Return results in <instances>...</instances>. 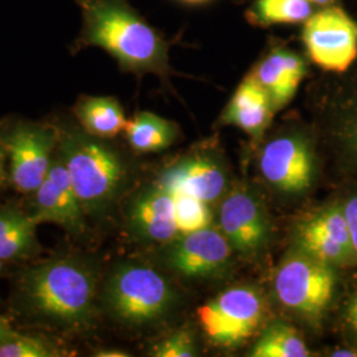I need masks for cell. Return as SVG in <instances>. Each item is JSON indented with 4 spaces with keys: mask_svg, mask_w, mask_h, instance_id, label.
<instances>
[{
    "mask_svg": "<svg viewBox=\"0 0 357 357\" xmlns=\"http://www.w3.org/2000/svg\"><path fill=\"white\" fill-rule=\"evenodd\" d=\"M82 15L77 50L97 47L132 73L169 75V44L126 0H76Z\"/></svg>",
    "mask_w": 357,
    "mask_h": 357,
    "instance_id": "cell-1",
    "label": "cell"
},
{
    "mask_svg": "<svg viewBox=\"0 0 357 357\" xmlns=\"http://www.w3.org/2000/svg\"><path fill=\"white\" fill-rule=\"evenodd\" d=\"M97 271L86 258L61 255L28 268L20 281L26 312L63 330H84L94 315Z\"/></svg>",
    "mask_w": 357,
    "mask_h": 357,
    "instance_id": "cell-2",
    "label": "cell"
},
{
    "mask_svg": "<svg viewBox=\"0 0 357 357\" xmlns=\"http://www.w3.org/2000/svg\"><path fill=\"white\" fill-rule=\"evenodd\" d=\"M59 155L86 216L103 215L126 184L128 168L121 155L82 128L60 130Z\"/></svg>",
    "mask_w": 357,
    "mask_h": 357,
    "instance_id": "cell-3",
    "label": "cell"
},
{
    "mask_svg": "<svg viewBox=\"0 0 357 357\" xmlns=\"http://www.w3.org/2000/svg\"><path fill=\"white\" fill-rule=\"evenodd\" d=\"M339 270L295 248L278 266L274 291L283 306L320 327L336 301Z\"/></svg>",
    "mask_w": 357,
    "mask_h": 357,
    "instance_id": "cell-4",
    "label": "cell"
},
{
    "mask_svg": "<svg viewBox=\"0 0 357 357\" xmlns=\"http://www.w3.org/2000/svg\"><path fill=\"white\" fill-rule=\"evenodd\" d=\"M175 301L166 277L150 266L126 264L116 268L105 289V302L116 319L143 326L160 319Z\"/></svg>",
    "mask_w": 357,
    "mask_h": 357,
    "instance_id": "cell-5",
    "label": "cell"
},
{
    "mask_svg": "<svg viewBox=\"0 0 357 357\" xmlns=\"http://www.w3.org/2000/svg\"><path fill=\"white\" fill-rule=\"evenodd\" d=\"M60 130L38 122L16 121L0 128V144L10 158L15 188L32 193L43 183L59 149Z\"/></svg>",
    "mask_w": 357,
    "mask_h": 357,
    "instance_id": "cell-6",
    "label": "cell"
},
{
    "mask_svg": "<svg viewBox=\"0 0 357 357\" xmlns=\"http://www.w3.org/2000/svg\"><path fill=\"white\" fill-rule=\"evenodd\" d=\"M265 306L252 287H231L197 310L199 323L212 343L227 348L243 344L264 321Z\"/></svg>",
    "mask_w": 357,
    "mask_h": 357,
    "instance_id": "cell-7",
    "label": "cell"
},
{
    "mask_svg": "<svg viewBox=\"0 0 357 357\" xmlns=\"http://www.w3.org/2000/svg\"><path fill=\"white\" fill-rule=\"evenodd\" d=\"M295 248L336 268H357L349 228L339 197L307 215L294 230Z\"/></svg>",
    "mask_w": 357,
    "mask_h": 357,
    "instance_id": "cell-8",
    "label": "cell"
},
{
    "mask_svg": "<svg viewBox=\"0 0 357 357\" xmlns=\"http://www.w3.org/2000/svg\"><path fill=\"white\" fill-rule=\"evenodd\" d=\"M303 43L314 64L344 73L356 60L357 26L343 10L326 8L305 22Z\"/></svg>",
    "mask_w": 357,
    "mask_h": 357,
    "instance_id": "cell-9",
    "label": "cell"
},
{
    "mask_svg": "<svg viewBox=\"0 0 357 357\" xmlns=\"http://www.w3.org/2000/svg\"><path fill=\"white\" fill-rule=\"evenodd\" d=\"M262 176L275 190L287 195L308 191L317 175V159L311 143L301 135L280 137L259 155Z\"/></svg>",
    "mask_w": 357,
    "mask_h": 357,
    "instance_id": "cell-10",
    "label": "cell"
},
{
    "mask_svg": "<svg viewBox=\"0 0 357 357\" xmlns=\"http://www.w3.org/2000/svg\"><path fill=\"white\" fill-rule=\"evenodd\" d=\"M31 195V209L26 213L36 225L51 222L73 236H81L86 229V213L59 153L43 183Z\"/></svg>",
    "mask_w": 357,
    "mask_h": 357,
    "instance_id": "cell-11",
    "label": "cell"
},
{
    "mask_svg": "<svg viewBox=\"0 0 357 357\" xmlns=\"http://www.w3.org/2000/svg\"><path fill=\"white\" fill-rule=\"evenodd\" d=\"M220 227L231 248L243 255H255L268 243L270 227L265 209L243 190L231 192L222 202Z\"/></svg>",
    "mask_w": 357,
    "mask_h": 357,
    "instance_id": "cell-12",
    "label": "cell"
},
{
    "mask_svg": "<svg viewBox=\"0 0 357 357\" xmlns=\"http://www.w3.org/2000/svg\"><path fill=\"white\" fill-rule=\"evenodd\" d=\"M230 253L231 245L224 233L208 227L178 237L168 259L180 274L190 278H205L227 268Z\"/></svg>",
    "mask_w": 357,
    "mask_h": 357,
    "instance_id": "cell-13",
    "label": "cell"
},
{
    "mask_svg": "<svg viewBox=\"0 0 357 357\" xmlns=\"http://www.w3.org/2000/svg\"><path fill=\"white\" fill-rule=\"evenodd\" d=\"M128 224L144 241L168 243L176 241L180 230L172 193L162 183L151 185L134 199L128 211Z\"/></svg>",
    "mask_w": 357,
    "mask_h": 357,
    "instance_id": "cell-14",
    "label": "cell"
},
{
    "mask_svg": "<svg viewBox=\"0 0 357 357\" xmlns=\"http://www.w3.org/2000/svg\"><path fill=\"white\" fill-rule=\"evenodd\" d=\"M160 183L169 191L187 193L211 204L225 190L227 175L216 162L196 156L169 167Z\"/></svg>",
    "mask_w": 357,
    "mask_h": 357,
    "instance_id": "cell-15",
    "label": "cell"
},
{
    "mask_svg": "<svg viewBox=\"0 0 357 357\" xmlns=\"http://www.w3.org/2000/svg\"><path fill=\"white\" fill-rule=\"evenodd\" d=\"M306 72V63L301 56L278 50L271 52L258 64L253 76L266 90L277 112L293 100Z\"/></svg>",
    "mask_w": 357,
    "mask_h": 357,
    "instance_id": "cell-16",
    "label": "cell"
},
{
    "mask_svg": "<svg viewBox=\"0 0 357 357\" xmlns=\"http://www.w3.org/2000/svg\"><path fill=\"white\" fill-rule=\"evenodd\" d=\"M274 112L266 90L252 73L238 85L221 119L222 123L233 125L258 138L270 125Z\"/></svg>",
    "mask_w": 357,
    "mask_h": 357,
    "instance_id": "cell-17",
    "label": "cell"
},
{
    "mask_svg": "<svg viewBox=\"0 0 357 357\" xmlns=\"http://www.w3.org/2000/svg\"><path fill=\"white\" fill-rule=\"evenodd\" d=\"M75 115L81 128L101 139L114 138L128 126L123 109L114 97L84 96L75 106Z\"/></svg>",
    "mask_w": 357,
    "mask_h": 357,
    "instance_id": "cell-18",
    "label": "cell"
},
{
    "mask_svg": "<svg viewBox=\"0 0 357 357\" xmlns=\"http://www.w3.org/2000/svg\"><path fill=\"white\" fill-rule=\"evenodd\" d=\"M36 224L17 208H0V261L13 262L33 255L38 249Z\"/></svg>",
    "mask_w": 357,
    "mask_h": 357,
    "instance_id": "cell-19",
    "label": "cell"
},
{
    "mask_svg": "<svg viewBox=\"0 0 357 357\" xmlns=\"http://www.w3.org/2000/svg\"><path fill=\"white\" fill-rule=\"evenodd\" d=\"M128 144L137 153H159L168 149L178 135L176 126L166 118L142 112L128 121L125 128Z\"/></svg>",
    "mask_w": 357,
    "mask_h": 357,
    "instance_id": "cell-20",
    "label": "cell"
},
{
    "mask_svg": "<svg viewBox=\"0 0 357 357\" xmlns=\"http://www.w3.org/2000/svg\"><path fill=\"white\" fill-rule=\"evenodd\" d=\"M311 355L303 337L287 323L275 321L266 327L252 348L253 357H307Z\"/></svg>",
    "mask_w": 357,
    "mask_h": 357,
    "instance_id": "cell-21",
    "label": "cell"
},
{
    "mask_svg": "<svg viewBox=\"0 0 357 357\" xmlns=\"http://www.w3.org/2000/svg\"><path fill=\"white\" fill-rule=\"evenodd\" d=\"M331 139L339 165L348 174L357 176V98L337 116Z\"/></svg>",
    "mask_w": 357,
    "mask_h": 357,
    "instance_id": "cell-22",
    "label": "cell"
},
{
    "mask_svg": "<svg viewBox=\"0 0 357 357\" xmlns=\"http://www.w3.org/2000/svg\"><path fill=\"white\" fill-rule=\"evenodd\" d=\"M253 13L264 26L296 24L312 15V6L307 0H257Z\"/></svg>",
    "mask_w": 357,
    "mask_h": 357,
    "instance_id": "cell-23",
    "label": "cell"
},
{
    "mask_svg": "<svg viewBox=\"0 0 357 357\" xmlns=\"http://www.w3.org/2000/svg\"><path fill=\"white\" fill-rule=\"evenodd\" d=\"M169 191V190H168ZM174 196L176 206V220H178L180 237L196 230L208 228L212 220V213L209 206L204 202L193 197L191 195L181 192L169 191Z\"/></svg>",
    "mask_w": 357,
    "mask_h": 357,
    "instance_id": "cell-24",
    "label": "cell"
},
{
    "mask_svg": "<svg viewBox=\"0 0 357 357\" xmlns=\"http://www.w3.org/2000/svg\"><path fill=\"white\" fill-rule=\"evenodd\" d=\"M56 356H61L60 349L41 337L23 336L17 333L13 339L0 344V357Z\"/></svg>",
    "mask_w": 357,
    "mask_h": 357,
    "instance_id": "cell-25",
    "label": "cell"
},
{
    "mask_svg": "<svg viewBox=\"0 0 357 357\" xmlns=\"http://www.w3.org/2000/svg\"><path fill=\"white\" fill-rule=\"evenodd\" d=\"M151 355L155 357L196 356V347L191 333L180 330L155 345Z\"/></svg>",
    "mask_w": 357,
    "mask_h": 357,
    "instance_id": "cell-26",
    "label": "cell"
},
{
    "mask_svg": "<svg viewBox=\"0 0 357 357\" xmlns=\"http://www.w3.org/2000/svg\"><path fill=\"white\" fill-rule=\"evenodd\" d=\"M340 326L349 347L357 349V286L348 295L340 312Z\"/></svg>",
    "mask_w": 357,
    "mask_h": 357,
    "instance_id": "cell-27",
    "label": "cell"
},
{
    "mask_svg": "<svg viewBox=\"0 0 357 357\" xmlns=\"http://www.w3.org/2000/svg\"><path fill=\"white\" fill-rule=\"evenodd\" d=\"M340 204L343 206L345 220L349 228L354 249L357 257V187L349 188L339 197Z\"/></svg>",
    "mask_w": 357,
    "mask_h": 357,
    "instance_id": "cell-28",
    "label": "cell"
},
{
    "mask_svg": "<svg viewBox=\"0 0 357 357\" xmlns=\"http://www.w3.org/2000/svg\"><path fill=\"white\" fill-rule=\"evenodd\" d=\"M16 335H17V332L13 330L7 319L0 317V344L13 339V336H16Z\"/></svg>",
    "mask_w": 357,
    "mask_h": 357,
    "instance_id": "cell-29",
    "label": "cell"
},
{
    "mask_svg": "<svg viewBox=\"0 0 357 357\" xmlns=\"http://www.w3.org/2000/svg\"><path fill=\"white\" fill-rule=\"evenodd\" d=\"M332 357H357V349L354 347H340V348H335L332 349L331 354Z\"/></svg>",
    "mask_w": 357,
    "mask_h": 357,
    "instance_id": "cell-30",
    "label": "cell"
},
{
    "mask_svg": "<svg viewBox=\"0 0 357 357\" xmlns=\"http://www.w3.org/2000/svg\"><path fill=\"white\" fill-rule=\"evenodd\" d=\"M96 356L98 357H128V352L125 351H121V349H101V351H97L94 354Z\"/></svg>",
    "mask_w": 357,
    "mask_h": 357,
    "instance_id": "cell-31",
    "label": "cell"
},
{
    "mask_svg": "<svg viewBox=\"0 0 357 357\" xmlns=\"http://www.w3.org/2000/svg\"><path fill=\"white\" fill-rule=\"evenodd\" d=\"M6 151H4V149H3V146L0 144V171H3L4 172V162H6Z\"/></svg>",
    "mask_w": 357,
    "mask_h": 357,
    "instance_id": "cell-32",
    "label": "cell"
},
{
    "mask_svg": "<svg viewBox=\"0 0 357 357\" xmlns=\"http://www.w3.org/2000/svg\"><path fill=\"white\" fill-rule=\"evenodd\" d=\"M310 3H317V4H328L331 3L332 0H307Z\"/></svg>",
    "mask_w": 357,
    "mask_h": 357,
    "instance_id": "cell-33",
    "label": "cell"
},
{
    "mask_svg": "<svg viewBox=\"0 0 357 357\" xmlns=\"http://www.w3.org/2000/svg\"><path fill=\"white\" fill-rule=\"evenodd\" d=\"M184 1H188V3H203V1H206V0H184Z\"/></svg>",
    "mask_w": 357,
    "mask_h": 357,
    "instance_id": "cell-34",
    "label": "cell"
},
{
    "mask_svg": "<svg viewBox=\"0 0 357 357\" xmlns=\"http://www.w3.org/2000/svg\"><path fill=\"white\" fill-rule=\"evenodd\" d=\"M3 180H4V172H3V171H0V184L3 183Z\"/></svg>",
    "mask_w": 357,
    "mask_h": 357,
    "instance_id": "cell-35",
    "label": "cell"
},
{
    "mask_svg": "<svg viewBox=\"0 0 357 357\" xmlns=\"http://www.w3.org/2000/svg\"><path fill=\"white\" fill-rule=\"evenodd\" d=\"M3 264H4V262H3V261H0V271H1V268H3Z\"/></svg>",
    "mask_w": 357,
    "mask_h": 357,
    "instance_id": "cell-36",
    "label": "cell"
}]
</instances>
